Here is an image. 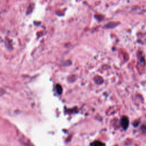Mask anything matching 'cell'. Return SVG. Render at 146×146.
<instances>
[{"instance_id": "cell-1", "label": "cell", "mask_w": 146, "mask_h": 146, "mask_svg": "<svg viewBox=\"0 0 146 146\" xmlns=\"http://www.w3.org/2000/svg\"><path fill=\"white\" fill-rule=\"evenodd\" d=\"M121 126L124 130H126L128 127V125H129V121L127 116H124L121 119Z\"/></svg>"}, {"instance_id": "cell-2", "label": "cell", "mask_w": 146, "mask_h": 146, "mask_svg": "<svg viewBox=\"0 0 146 146\" xmlns=\"http://www.w3.org/2000/svg\"><path fill=\"white\" fill-rule=\"evenodd\" d=\"M91 146H105V144L101 141H94L92 143H91Z\"/></svg>"}, {"instance_id": "cell-3", "label": "cell", "mask_w": 146, "mask_h": 146, "mask_svg": "<svg viewBox=\"0 0 146 146\" xmlns=\"http://www.w3.org/2000/svg\"><path fill=\"white\" fill-rule=\"evenodd\" d=\"M56 90H57V92L59 94H61L62 93V88L60 84L56 85Z\"/></svg>"}]
</instances>
